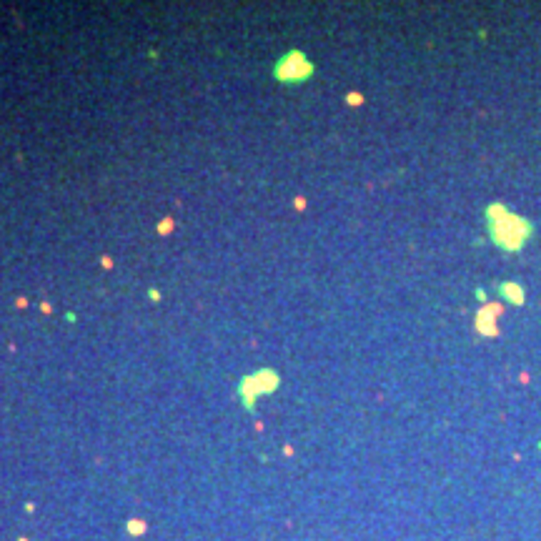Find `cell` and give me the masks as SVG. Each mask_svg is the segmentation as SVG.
Segmentation results:
<instances>
[{
  "mask_svg": "<svg viewBox=\"0 0 541 541\" xmlns=\"http://www.w3.org/2000/svg\"><path fill=\"white\" fill-rule=\"evenodd\" d=\"M486 228L494 246L506 253H519L534 236V223L519 213H511L504 203H491L486 208Z\"/></svg>",
  "mask_w": 541,
  "mask_h": 541,
  "instance_id": "cell-1",
  "label": "cell"
},
{
  "mask_svg": "<svg viewBox=\"0 0 541 541\" xmlns=\"http://www.w3.org/2000/svg\"><path fill=\"white\" fill-rule=\"evenodd\" d=\"M276 78L278 80H303L313 73V65L306 60V55L301 50H291L288 55H283L276 65Z\"/></svg>",
  "mask_w": 541,
  "mask_h": 541,
  "instance_id": "cell-2",
  "label": "cell"
},
{
  "mask_svg": "<svg viewBox=\"0 0 541 541\" xmlns=\"http://www.w3.org/2000/svg\"><path fill=\"white\" fill-rule=\"evenodd\" d=\"M278 384V379H276V374L270 376L268 371H261V374H256V376H248L243 384H241V394L246 396V401L251 404V399H256L258 394H266V391H270Z\"/></svg>",
  "mask_w": 541,
  "mask_h": 541,
  "instance_id": "cell-3",
  "label": "cell"
},
{
  "mask_svg": "<svg viewBox=\"0 0 541 541\" xmlns=\"http://www.w3.org/2000/svg\"><path fill=\"white\" fill-rule=\"evenodd\" d=\"M499 316H501V306L496 303H486L479 313H476V331L481 336H499Z\"/></svg>",
  "mask_w": 541,
  "mask_h": 541,
  "instance_id": "cell-4",
  "label": "cell"
},
{
  "mask_svg": "<svg viewBox=\"0 0 541 541\" xmlns=\"http://www.w3.org/2000/svg\"><path fill=\"white\" fill-rule=\"evenodd\" d=\"M499 293H501L509 303H514V306H521V303H524V288H521L519 283L504 281V283H499Z\"/></svg>",
  "mask_w": 541,
  "mask_h": 541,
  "instance_id": "cell-5",
  "label": "cell"
},
{
  "mask_svg": "<svg viewBox=\"0 0 541 541\" xmlns=\"http://www.w3.org/2000/svg\"><path fill=\"white\" fill-rule=\"evenodd\" d=\"M348 103H361V96H356V93H353V96H348Z\"/></svg>",
  "mask_w": 541,
  "mask_h": 541,
  "instance_id": "cell-6",
  "label": "cell"
}]
</instances>
